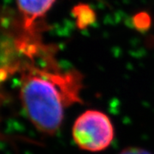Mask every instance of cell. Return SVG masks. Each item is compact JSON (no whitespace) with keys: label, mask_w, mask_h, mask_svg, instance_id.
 Segmentation results:
<instances>
[{"label":"cell","mask_w":154,"mask_h":154,"mask_svg":"<svg viewBox=\"0 0 154 154\" xmlns=\"http://www.w3.org/2000/svg\"><path fill=\"white\" fill-rule=\"evenodd\" d=\"M118 154H152L149 151L141 147L137 146H129L122 150Z\"/></svg>","instance_id":"cell-6"},{"label":"cell","mask_w":154,"mask_h":154,"mask_svg":"<svg viewBox=\"0 0 154 154\" xmlns=\"http://www.w3.org/2000/svg\"><path fill=\"white\" fill-rule=\"evenodd\" d=\"M114 126L105 113L88 110L79 116L72 127V137L80 149L91 152L104 151L114 139Z\"/></svg>","instance_id":"cell-2"},{"label":"cell","mask_w":154,"mask_h":154,"mask_svg":"<svg viewBox=\"0 0 154 154\" xmlns=\"http://www.w3.org/2000/svg\"><path fill=\"white\" fill-rule=\"evenodd\" d=\"M82 75L55 67L30 66L22 72L21 100L29 121L38 131L53 135L60 128L68 107L82 102Z\"/></svg>","instance_id":"cell-1"},{"label":"cell","mask_w":154,"mask_h":154,"mask_svg":"<svg viewBox=\"0 0 154 154\" xmlns=\"http://www.w3.org/2000/svg\"><path fill=\"white\" fill-rule=\"evenodd\" d=\"M133 25L139 32H146L152 25V18L146 12H139L133 17Z\"/></svg>","instance_id":"cell-5"},{"label":"cell","mask_w":154,"mask_h":154,"mask_svg":"<svg viewBox=\"0 0 154 154\" xmlns=\"http://www.w3.org/2000/svg\"><path fill=\"white\" fill-rule=\"evenodd\" d=\"M72 14L75 18L77 28L86 29L96 22V13L91 6L86 4H79L72 9Z\"/></svg>","instance_id":"cell-4"},{"label":"cell","mask_w":154,"mask_h":154,"mask_svg":"<svg viewBox=\"0 0 154 154\" xmlns=\"http://www.w3.org/2000/svg\"><path fill=\"white\" fill-rule=\"evenodd\" d=\"M56 0H17L18 11L22 18V26L29 32L33 31V24L43 17L54 5Z\"/></svg>","instance_id":"cell-3"}]
</instances>
